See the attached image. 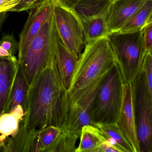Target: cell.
I'll use <instances>...</instances> for the list:
<instances>
[{"instance_id": "cell-7", "label": "cell", "mask_w": 152, "mask_h": 152, "mask_svg": "<svg viewBox=\"0 0 152 152\" xmlns=\"http://www.w3.org/2000/svg\"><path fill=\"white\" fill-rule=\"evenodd\" d=\"M132 84L140 152H152V96L141 70Z\"/></svg>"}, {"instance_id": "cell-1", "label": "cell", "mask_w": 152, "mask_h": 152, "mask_svg": "<svg viewBox=\"0 0 152 152\" xmlns=\"http://www.w3.org/2000/svg\"><path fill=\"white\" fill-rule=\"evenodd\" d=\"M67 110V91L55 63L38 75L29 87L24 115L16 138L31 145L43 128L50 125L64 128Z\"/></svg>"}, {"instance_id": "cell-5", "label": "cell", "mask_w": 152, "mask_h": 152, "mask_svg": "<svg viewBox=\"0 0 152 152\" xmlns=\"http://www.w3.org/2000/svg\"><path fill=\"white\" fill-rule=\"evenodd\" d=\"M109 72L99 76L85 87L67 91L68 110L64 128L80 136L83 126H96L93 115L95 101Z\"/></svg>"}, {"instance_id": "cell-16", "label": "cell", "mask_w": 152, "mask_h": 152, "mask_svg": "<svg viewBox=\"0 0 152 152\" xmlns=\"http://www.w3.org/2000/svg\"><path fill=\"white\" fill-rule=\"evenodd\" d=\"M24 111L18 105L10 113H4L0 116V142L5 144L7 139L14 137L18 132Z\"/></svg>"}, {"instance_id": "cell-10", "label": "cell", "mask_w": 152, "mask_h": 152, "mask_svg": "<svg viewBox=\"0 0 152 152\" xmlns=\"http://www.w3.org/2000/svg\"><path fill=\"white\" fill-rule=\"evenodd\" d=\"M53 0H42L30 10L27 21L19 35L18 56L23 55L43 25L54 12Z\"/></svg>"}, {"instance_id": "cell-17", "label": "cell", "mask_w": 152, "mask_h": 152, "mask_svg": "<svg viewBox=\"0 0 152 152\" xmlns=\"http://www.w3.org/2000/svg\"><path fill=\"white\" fill-rule=\"evenodd\" d=\"M152 0H147L118 31L129 32L141 31L152 23Z\"/></svg>"}, {"instance_id": "cell-22", "label": "cell", "mask_w": 152, "mask_h": 152, "mask_svg": "<svg viewBox=\"0 0 152 152\" xmlns=\"http://www.w3.org/2000/svg\"><path fill=\"white\" fill-rule=\"evenodd\" d=\"M96 127L113 140L123 152H133L131 147L120 130L116 123L112 124H96Z\"/></svg>"}, {"instance_id": "cell-24", "label": "cell", "mask_w": 152, "mask_h": 152, "mask_svg": "<svg viewBox=\"0 0 152 152\" xmlns=\"http://www.w3.org/2000/svg\"><path fill=\"white\" fill-rule=\"evenodd\" d=\"M0 46L8 51L11 56H15L18 48V42L12 34L5 35L0 40Z\"/></svg>"}, {"instance_id": "cell-23", "label": "cell", "mask_w": 152, "mask_h": 152, "mask_svg": "<svg viewBox=\"0 0 152 152\" xmlns=\"http://www.w3.org/2000/svg\"><path fill=\"white\" fill-rule=\"evenodd\" d=\"M148 93L152 96V50L145 53L141 66Z\"/></svg>"}, {"instance_id": "cell-18", "label": "cell", "mask_w": 152, "mask_h": 152, "mask_svg": "<svg viewBox=\"0 0 152 152\" xmlns=\"http://www.w3.org/2000/svg\"><path fill=\"white\" fill-rule=\"evenodd\" d=\"M80 138V143L75 152H97L104 145L101 131L96 126H83Z\"/></svg>"}, {"instance_id": "cell-30", "label": "cell", "mask_w": 152, "mask_h": 152, "mask_svg": "<svg viewBox=\"0 0 152 152\" xmlns=\"http://www.w3.org/2000/svg\"><path fill=\"white\" fill-rule=\"evenodd\" d=\"M14 56H11L8 51L4 50L2 47L0 46V58L11 57Z\"/></svg>"}, {"instance_id": "cell-14", "label": "cell", "mask_w": 152, "mask_h": 152, "mask_svg": "<svg viewBox=\"0 0 152 152\" xmlns=\"http://www.w3.org/2000/svg\"><path fill=\"white\" fill-rule=\"evenodd\" d=\"M113 0H78L71 8L82 22L108 15Z\"/></svg>"}, {"instance_id": "cell-9", "label": "cell", "mask_w": 152, "mask_h": 152, "mask_svg": "<svg viewBox=\"0 0 152 152\" xmlns=\"http://www.w3.org/2000/svg\"><path fill=\"white\" fill-rule=\"evenodd\" d=\"M116 124L131 147L133 152H140L134 91L131 83H123L122 101Z\"/></svg>"}, {"instance_id": "cell-6", "label": "cell", "mask_w": 152, "mask_h": 152, "mask_svg": "<svg viewBox=\"0 0 152 152\" xmlns=\"http://www.w3.org/2000/svg\"><path fill=\"white\" fill-rule=\"evenodd\" d=\"M123 83L117 64L108 72L96 98L93 113L96 124L116 123L122 101Z\"/></svg>"}, {"instance_id": "cell-12", "label": "cell", "mask_w": 152, "mask_h": 152, "mask_svg": "<svg viewBox=\"0 0 152 152\" xmlns=\"http://www.w3.org/2000/svg\"><path fill=\"white\" fill-rule=\"evenodd\" d=\"M18 66L15 56L0 58V116L7 106Z\"/></svg>"}, {"instance_id": "cell-21", "label": "cell", "mask_w": 152, "mask_h": 152, "mask_svg": "<svg viewBox=\"0 0 152 152\" xmlns=\"http://www.w3.org/2000/svg\"><path fill=\"white\" fill-rule=\"evenodd\" d=\"M80 135L66 128L47 152H75L76 143Z\"/></svg>"}, {"instance_id": "cell-4", "label": "cell", "mask_w": 152, "mask_h": 152, "mask_svg": "<svg viewBox=\"0 0 152 152\" xmlns=\"http://www.w3.org/2000/svg\"><path fill=\"white\" fill-rule=\"evenodd\" d=\"M116 58L124 83L132 84L141 70L145 52L142 30L116 31L107 36Z\"/></svg>"}, {"instance_id": "cell-3", "label": "cell", "mask_w": 152, "mask_h": 152, "mask_svg": "<svg viewBox=\"0 0 152 152\" xmlns=\"http://www.w3.org/2000/svg\"><path fill=\"white\" fill-rule=\"evenodd\" d=\"M85 45L78 58L68 92L85 87L117 64L107 37H102Z\"/></svg>"}, {"instance_id": "cell-19", "label": "cell", "mask_w": 152, "mask_h": 152, "mask_svg": "<svg viewBox=\"0 0 152 152\" xmlns=\"http://www.w3.org/2000/svg\"><path fill=\"white\" fill-rule=\"evenodd\" d=\"M63 129V127L50 125L39 131L30 152H47L60 136Z\"/></svg>"}, {"instance_id": "cell-11", "label": "cell", "mask_w": 152, "mask_h": 152, "mask_svg": "<svg viewBox=\"0 0 152 152\" xmlns=\"http://www.w3.org/2000/svg\"><path fill=\"white\" fill-rule=\"evenodd\" d=\"M147 0H115L113 1L107 18L109 33L118 31Z\"/></svg>"}, {"instance_id": "cell-31", "label": "cell", "mask_w": 152, "mask_h": 152, "mask_svg": "<svg viewBox=\"0 0 152 152\" xmlns=\"http://www.w3.org/2000/svg\"><path fill=\"white\" fill-rule=\"evenodd\" d=\"M3 145H3V143L0 142V151H1V149L3 148Z\"/></svg>"}, {"instance_id": "cell-13", "label": "cell", "mask_w": 152, "mask_h": 152, "mask_svg": "<svg viewBox=\"0 0 152 152\" xmlns=\"http://www.w3.org/2000/svg\"><path fill=\"white\" fill-rule=\"evenodd\" d=\"M78 60V58L69 51L58 37L56 65L61 82L67 91L71 87Z\"/></svg>"}, {"instance_id": "cell-20", "label": "cell", "mask_w": 152, "mask_h": 152, "mask_svg": "<svg viewBox=\"0 0 152 152\" xmlns=\"http://www.w3.org/2000/svg\"><path fill=\"white\" fill-rule=\"evenodd\" d=\"M107 15H105L82 22L85 43L107 36Z\"/></svg>"}, {"instance_id": "cell-28", "label": "cell", "mask_w": 152, "mask_h": 152, "mask_svg": "<svg viewBox=\"0 0 152 152\" xmlns=\"http://www.w3.org/2000/svg\"><path fill=\"white\" fill-rule=\"evenodd\" d=\"M78 0H54L55 2H58L70 8Z\"/></svg>"}, {"instance_id": "cell-15", "label": "cell", "mask_w": 152, "mask_h": 152, "mask_svg": "<svg viewBox=\"0 0 152 152\" xmlns=\"http://www.w3.org/2000/svg\"><path fill=\"white\" fill-rule=\"evenodd\" d=\"M29 86L22 67L18 64L7 106L5 113L13 112L18 105L22 107L25 111L26 98Z\"/></svg>"}, {"instance_id": "cell-8", "label": "cell", "mask_w": 152, "mask_h": 152, "mask_svg": "<svg viewBox=\"0 0 152 152\" xmlns=\"http://www.w3.org/2000/svg\"><path fill=\"white\" fill-rule=\"evenodd\" d=\"M54 2V15L58 37L69 51L79 58L85 44L81 21L71 8Z\"/></svg>"}, {"instance_id": "cell-27", "label": "cell", "mask_w": 152, "mask_h": 152, "mask_svg": "<svg viewBox=\"0 0 152 152\" xmlns=\"http://www.w3.org/2000/svg\"><path fill=\"white\" fill-rule=\"evenodd\" d=\"M21 0H0V13L9 12L10 10L15 7Z\"/></svg>"}, {"instance_id": "cell-29", "label": "cell", "mask_w": 152, "mask_h": 152, "mask_svg": "<svg viewBox=\"0 0 152 152\" xmlns=\"http://www.w3.org/2000/svg\"><path fill=\"white\" fill-rule=\"evenodd\" d=\"M8 17V12H3L0 13V29L7 20Z\"/></svg>"}, {"instance_id": "cell-25", "label": "cell", "mask_w": 152, "mask_h": 152, "mask_svg": "<svg viewBox=\"0 0 152 152\" xmlns=\"http://www.w3.org/2000/svg\"><path fill=\"white\" fill-rule=\"evenodd\" d=\"M142 41L145 52L152 50V23L146 26L142 30Z\"/></svg>"}, {"instance_id": "cell-32", "label": "cell", "mask_w": 152, "mask_h": 152, "mask_svg": "<svg viewBox=\"0 0 152 152\" xmlns=\"http://www.w3.org/2000/svg\"><path fill=\"white\" fill-rule=\"evenodd\" d=\"M115 1V0H113V1Z\"/></svg>"}, {"instance_id": "cell-2", "label": "cell", "mask_w": 152, "mask_h": 152, "mask_svg": "<svg viewBox=\"0 0 152 152\" xmlns=\"http://www.w3.org/2000/svg\"><path fill=\"white\" fill-rule=\"evenodd\" d=\"M58 39L53 12L25 52L18 57L29 87L38 75L56 63Z\"/></svg>"}, {"instance_id": "cell-26", "label": "cell", "mask_w": 152, "mask_h": 152, "mask_svg": "<svg viewBox=\"0 0 152 152\" xmlns=\"http://www.w3.org/2000/svg\"><path fill=\"white\" fill-rule=\"evenodd\" d=\"M42 0H21L19 3L9 12H20L31 9L40 3Z\"/></svg>"}]
</instances>
